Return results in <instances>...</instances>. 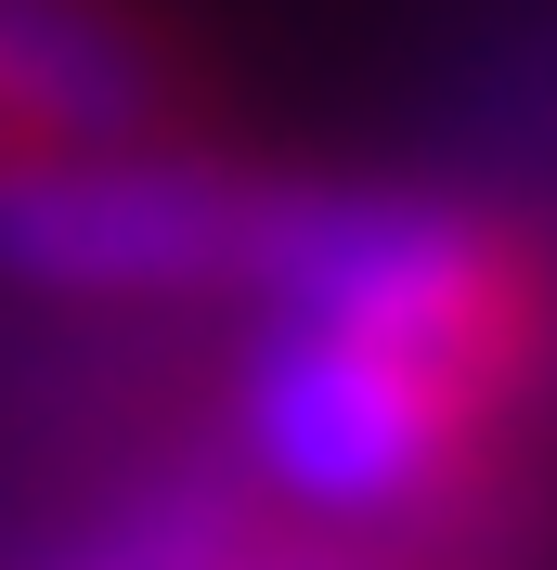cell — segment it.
<instances>
[{
	"mask_svg": "<svg viewBox=\"0 0 557 570\" xmlns=\"http://www.w3.org/2000/svg\"><path fill=\"white\" fill-rule=\"evenodd\" d=\"M273 298V324H324L363 351L480 376L492 324H506V259L453 195H402V181H285L260 195L246 273Z\"/></svg>",
	"mask_w": 557,
	"mask_h": 570,
	"instance_id": "6da1fadb",
	"label": "cell"
},
{
	"mask_svg": "<svg viewBox=\"0 0 557 570\" xmlns=\"http://www.w3.org/2000/svg\"><path fill=\"white\" fill-rule=\"evenodd\" d=\"M260 181L182 156V142H39L0 169V259L52 298H195L246 273Z\"/></svg>",
	"mask_w": 557,
	"mask_h": 570,
	"instance_id": "7a4b0ae2",
	"label": "cell"
},
{
	"mask_svg": "<svg viewBox=\"0 0 557 570\" xmlns=\"http://www.w3.org/2000/svg\"><path fill=\"white\" fill-rule=\"evenodd\" d=\"M453 415H467V376L402 363V351H363V337H324V324H273V337L246 351V390H234L246 466H260L285 505L350 519V532L441 493Z\"/></svg>",
	"mask_w": 557,
	"mask_h": 570,
	"instance_id": "3957f363",
	"label": "cell"
},
{
	"mask_svg": "<svg viewBox=\"0 0 557 570\" xmlns=\"http://www.w3.org/2000/svg\"><path fill=\"white\" fill-rule=\"evenodd\" d=\"M169 117V66L117 0H0V142H130Z\"/></svg>",
	"mask_w": 557,
	"mask_h": 570,
	"instance_id": "277c9868",
	"label": "cell"
},
{
	"mask_svg": "<svg viewBox=\"0 0 557 570\" xmlns=\"http://www.w3.org/2000/svg\"><path fill=\"white\" fill-rule=\"evenodd\" d=\"M234 505L208 493V480H156V493H130L117 519H91V532L66 544V570H221L234 558Z\"/></svg>",
	"mask_w": 557,
	"mask_h": 570,
	"instance_id": "5b68a950",
	"label": "cell"
},
{
	"mask_svg": "<svg viewBox=\"0 0 557 570\" xmlns=\"http://www.w3.org/2000/svg\"><path fill=\"white\" fill-rule=\"evenodd\" d=\"M221 570H273V558H246V544H234V558H221ZM285 570H338V558H285Z\"/></svg>",
	"mask_w": 557,
	"mask_h": 570,
	"instance_id": "8992f818",
	"label": "cell"
}]
</instances>
